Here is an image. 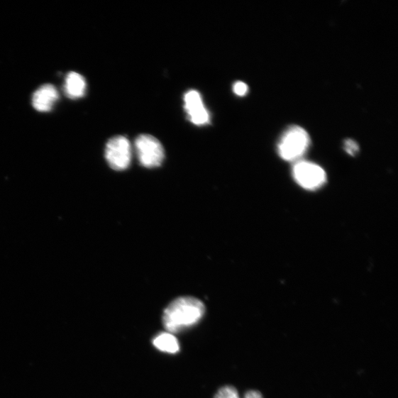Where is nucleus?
I'll return each instance as SVG.
<instances>
[{
	"label": "nucleus",
	"mask_w": 398,
	"mask_h": 398,
	"mask_svg": "<svg viewBox=\"0 0 398 398\" xmlns=\"http://www.w3.org/2000/svg\"><path fill=\"white\" fill-rule=\"evenodd\" d=\"M204 312L205 307L201 300L192 297H179L165 310L163 324L169 333H179L197 325Z\"/></svg>",
	"instance_id": "f257e3e1"
},
{
	"label": "nucleus",
	"mask_w": 398,
	"mask_h": 398,
	"mask_svg": "<svg viewBox=\"0 0 398 398\" xmlns=\"http://www.w3.org/2000/svg\"><path fill=\"white\" fill-rule=\"evenodd\" d=\"M311 140L308 132L298 126H290L283 133L277 145L281 158L287 161H294L308 150Z\"/></svg>",
	"instance_id": "f03ea898"
},
{
	"label": "nucleus",
	"mask_w": 398,
	"mask_h": 398,
	"mask_svg": "<svg viewBox=\"0 0 398 398\" xmlns=\"http://www.w3.org/2000/svg\"><path fill=\"white\" fill-rule=\"evenodd\" d=\"M136 148L140 163L148 168L161 165L165 159V150L161 143L149 135L140 136L136 140Z\"/></svg>",
	"instance_id": "7ed1b4c3"
},
{
	"label": "nucleus",
	"mask_w": 398,
	"mask_h": 398,
	"mask_svg": "<svg viewBox=\"0 0 398 398\" xmlns=\"http://www.w3.org/2000/svg\"><path fill=\"white\" fill-rule=\"evenodd\" d=\"M105 157L113 170L127 169L131 160V146L128 140L123 136L111 138L106 145Z\"/></svg>",
	"instance_id": "20e7f679"
},
{
	"label": "nucleus",
	"mask_w": 398,
	"mask_h": 398,
	"mask_svg": "<svg viewBox=\"0 0 398 398\" xmlns=\"http://www.w3.org/2000/svg\"><path fill=\"white\" fill-rule=\"evenodd\" d=\"M293 176L301 187L308 189H318L326 182L325 170L309 162H297L293 168Z\"/></svg>",
	"instance_id": "39448f33"
},
{
	"label": "nucleus",
	"mask_w": 398,
	"mask_h": 398,
	"mask_svg": "<svg viewBox=\"0 0 398 398\" xmlns=\"http://www.w3.org/2000/svg\"><path fill=\"white\" fill-rule=\"evenodd\" d=\"M184 109L187 118L197 126H204L210 123V114L205 108L201 94L197 90H189L184 97Z\"/></svg>",
	"instance_id": "423d86ee"
},
{
	"label": "nucleus",
	"mask_w": 398,
	"mask_h": 398,
	"mask_svg": "<svg viewBox=\"0 0 398 398\" xmlns=\"http://www.w3.org/2000/svg\"><path fill=\"white\" fill-rule=\"evenodd\" d=\"M59 99L58 90L51 84H45L33 93L32 104L38 111L48 112L52 109Z\"/></svg>",
	"instance_id": "0eeeda50"
},
{
	"label": "nucleus",
	"mask_w": 398,
	"mask_h": 398,
	"mask_svg": "<svg viewBox=\"0 0 398 398\" xmlns=\"http://www.w3.org/2000/svg\"><path fill=\"white\" fill-rule=\"evenodd\" d=\"M64 90L66 96L70 99H82L86 94V80L79 73L70 72L66 77Z\"/></svg>",
	"instance_id": "6e6552de"
},
{
	"label": "nucleus",
	"mask_w": 398,
	"mask_h": 398,
	"mask_svg": "<svg viewBox=\"0 0 398 398\" xmlns=\"http://www.w3.org/2000/svg\"><path fill=\"white\" fill-rule=\"evenodd\" d=\"M153 345L159 350L167 353L175 354L179 351L177 338L172 333H162L153 340Z\"/></svg>",
	"instance_id": "1a4fd4ad"
},
{
	"label": "nucleus",
	"mask_w": 398,
	"mask_h": 398,
	"mask_svg": "<svg viewBox=\"0 0 398 398\" xmlns=\"http://www.w3.org/2000/svg\"><path fill=\"white\" fill-rule=\"evenodd\" d=\"M215 398H240L239 394L233 387H224L216 394Z\"/></svg>",
	"instance_id": "9d476101"
},
{
	"label": "nucleus",
	"mask_w": 398,
	"mask_h": 398,
	"mask_svg": "<svg viewBox=\"0 0 398 398\" xmlns=\"http://www.w3.org/2000/svg\"><path fill=\"white\" fill-rule=\"evenodd\" d=\"M344 148L346 153L351 156H355L358 153L359 146L355 141L351 139L345 141Z\"/></svg>",
	"instance_id": "9b49d317"
},
{
	"label": "nucleus",
	"mask_w": 398,
	"mask_h": 398,
	"mask_svg": "<svg viewBox=\"0 0 398 398\" xmlns=\"http://www.w3.org/2000/svg\"><path fill=\"white\" fill-rule=\"evenodd\" d=\"M248 86L242 82H236L233 86V91L238 96H244L248 92Z\"/></svg>",
	"instance_id": "f8f14e48"
},
{
	"label": "nucleus",
	"mask_w": 398,
	"mask_h": 398,
	"mask_svg": "<svg viewBox=\"0 0 398 398\" xmlns=\"http://www.w3.org/2000/svg\"><path fill=\"white\" fill-rule=\"evenodd\" d=\"M245 398H262V396L258 391H250L245 394Z\"/></svg>",
	"instance_id": "ddd939ff"
}]
</instances>
